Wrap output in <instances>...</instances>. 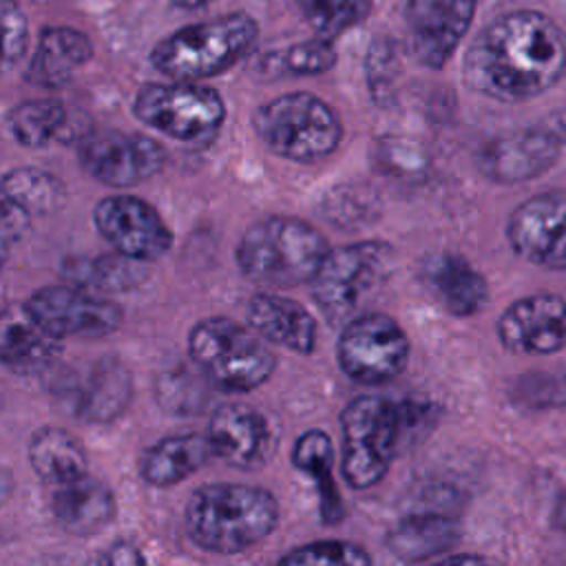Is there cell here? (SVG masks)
Here are the masks:
<instances>
[{
  "label": "cell",
  "instance_id": "cell-14",
  "mask_svg": "<svg viewBox=\"0 0 566 566\" xmlns=\"http://www.w3.org/2000/svg\"><path fill=\"white\" fill-rule=\"evenodd\" d=\"M93 223L113 250L146 263L161 259L172 245V232L159 210L135 195L99 199Z\"/></svg>",
  "mask_w": 566,
  "mask_h": 566
},
{
  "label": "cell",
  "instance_id": "cell-17",
  "mask_svg": "<svg viewBox=\"0 0 566 566\" xmlns=\"http://www.w3.org/2000/svg\"><path fill=\"white\" fill-rule=\"evenodd\" d=\"M495 332L511 354H555L566 347V296H522L500 314Z\"/></svg>",
  "mask_w": 566,
  "mask_h": 566
},
{
  "label": "cell",
  "instance_id": "cell-40",
  "mask_svg": "<svg viewBox=\"0 0 566 566\" xmlns=\"http://www.w3.org/2000/svg\"><path fill=\"white\" fill-rule=\"evenodd\" d=\"M442 562H484L482 555H447V557H440Z\"/></svg>",
  "mask_w": 566,
  "mask_h": 566
},
{
  "label": "cell",
  "instance_id": "cell-20",
  "mask_svg": "<svg viewBox=\"0 0 566 566\" xmlns=\"http://www.w3.org/2000/svg\"><path fill=\"white\" fill-rule=\"evenodd\" d=\"M248 325L268 343L281 345L294 354H312L318 345L316 316L294 298L261 292L245 307Z\"/></svg>",
  "mask_w": 566,
  "mask_h": 566
},
{
  "label": "cell",
  "instance_id": "cell-22",
  "mask_svg": "<svg viewBox=\"0 0 566 566\" xmlns=\"http://www.w3.org/2000/svg\"><path fill=\"white\" fill-rule=\"evenodd\" d=\"M51 513L60 528L75 537H88L106 528L117 513V502L108 484L84 473L57 484L51 495Z\"/></svg>",
  "mask_w": 566,
  "mask_h": 566
},
{
  "label": "cell",
  "instance_id": "cell-9",
  "mask_svg": "<svg viewBox=\"0 0 566 566\" xmlns=\"http://www.w3.org/2000/svg\"><path fill=\"white\" fill-rule=\"evenodd\" d=\"M394 248L385 241H356L327 254L312 281V296L329 325H345L385 285Z\"/></svg>",
  "mask_w": 566,
  "mask_h": 566
},
{
  "label": "cell",
  "instance_id": "cell-10",
  "mask_svg": "<svg viewBox=\"0 0 566 566\" xmlns=\"http://www.w3.org/2000/svg\"><path fill=\"white\" fill-rule=\"evenodd\" d=\"M411 354V340L405 327L389 314L367 312L347 321L336 343V363L340 371L367 387L396 380Z\"/></svg>",
  "mask_w": 566,
  "mask_h": 566
},
{
  "label": "cell",
  "instance_id": "cell-4",
  "mask_svg": "<svg viewBox=\"0 0 566 566\" xmlns=\"http://www.w3.org/2000/svg\"><path fill=\"white\" fill-rule=\"evenodd\" d=\"M256 38V20L245 11H237L188 24L159 40L150 51V64L170 80H208L241 62Z\"/></svg>",
  "mask_w": 566,
  "mask_h": 566
},
{
  "label": "cell",
  "instance_id": "cell-27",
  "mask_svg": "<svg viewBox=\"0 0 566 566\" xmlns=\"http://www.w3.org/2000/svg\"><path fill=\"white\" fill-rule=\"evenodd\" d=\"M60 352V338L46 334L24 310H7L2 316L0 356L7 367L38 369Z\"/></svg>",
  "mask_w": 566,
  "mask_h": 566
},
{
  "label": "cell",
  "instance_id": "cell-11",
  "mask_svg": "<svg viewBox=\"0 0 566 566\" xmlns=\"http://www.w3.org/2000/svg\"><path fill=\"white\" fill-rule=\"evenodd\" d=\"M51 394L66 413L91 424L117 420L133 400V376L115 356L84 360L60 371Z\"/></svg>",
  "mask_w": 566,
  "mask_h": 566
},
{
  "label": "cell",
  "instance_id": "cell-6",
  "mask_svg": "<svg viewBox=\"0 0 566 566\" xmlns=\"http://www.w3.org/2000/svg\"><path fill=\"white\" fill-rule=\"evenodd\" d=\"M252 126L270 153L298 164L334 155L343 139L338 113L323 97L305 91L263 102L254 111Z\"/></svg>",
  "mask_w": 566,
  "mask_h": 566
},
{
  "label": "cell",
  "instance_id": "cell-33",
  "mask_svg": "<svg viewBox=\"0 0 566 566\" xmlns=\"http://www.w3.org/2000/svg\"><path fill=\"white\" fill-rule=\"evenodd\" d=\"M314 35L334 40L358 27L371 11L374 0H290Z\"/></svg>",
  "mask_w": 566,
  "mask_h": 566
},
{
  "label": "cell",
  "instance_id": "cell-32",
  "mask_svg": "<svg viewBox=\"0 0 566 566\" xmlns=\"http://www.w3.org/2000/svg\"><path fill=\"white\" fill-rule=\"evenodd\" d=\"M336 64V51L332 40L314 35L312 40L296 42L287 49L270 51L261 57L259 69L265 77H305L329 71Z\"/></svg>",
  "mask_w": 566,
  "mask_h": 566
},
{
  "label": "cell",
  "instance_id": "cell-26",
  "mask_svg": "<svg viewBox=\"0 0 566 566\" xmlns=\"http://www.w3.org/2000/svg\"><path fill=\"white\" fill-rule=\"evenodd\" d=\"M29 464L46 484H64L88 473V455L82 442L62 427H40L27 447Z\"/></svg>",
  "mask_w": 566,
  "mask_h": 566
},
{
  "label": "cell",
  "instance_id": "cell-23",
  "mask_svg": "<svg viewBox=\"0 0 566 566\" xmlns=\"http://www.w3.org/2000/svg\"><path fill=\"white\" fill-rule=\"evenodd\" d=\"M462 537V528L455 515L444 509H420L405 513L389 531V551L405 562H422L440 557L453 548Z\"/></svg>",
  "mask_w": 566,
  "mask_h": 566
},
{
  "label": "cell",
  "instance_id": "cell-8",
  "mask_svg": "<svg viewBox=\"0 0 566 566\" xmlns=\"http://www.w3.org/2000/svg\"><path fill=\"white\" fill-rule=\"evenodd\" d=\"M135 117L153 130L190 148H208L226 122L223 97L197 82H148L133 99Z\"/></svg>",
  "mask_w": 566,
  "mask_h": 566
},
{
  "label": "cell",
  "instance_id": "cell-34",
  "mask_svg": "<svg viewBox=\"0 0 566 566\" xmlns=\"http://www.w3.org/2000/svg\"><path fill=\"white\" fill-rule=\"evenodd\" d=\"M279 564L285 566H310V564H343L358 566L371 564V555L347 539H316L303 546H296L279 557Z\"/></svg>",
  "mask_w": 566,
  "mask_h": 566
},
{
  "label": "cell",
  "instance_id": "cell-29",
  "mask_svg": "<svg viewBox=\"0 0 566 566\" xmlns=\"http://www.w3.org/2000/svg\"><path fill=\"white\" fill-rule=\"evenodd\" d=\"M150 270L146 261L126 256L122 252L113 254H99L91 259H73L66 265V276L75 283L106 292V294H122L137 290L148 279Z\"/></svg>",
  "mask_w": 566,
  "mask_h": 566
},
{
  "label": "cell",
  "instance_id": "cell-21",
  "mask_svg": "<svg viewBox=\"0 0 566 566\" xmlns=\"http://www.w3.org/2000/svg\"><path fill=\"white\" fill-rule=\"evenodd\" d=\"M420 279L431 296L458 318L473 316L489 303L486 279L455 252L427 256L420 268Z\"/></svg>",
  "mask_w": 566,
  "mask_h": 566
},
{
  "label": "cell",
  "instance_id": "cell-3",
  "mask_svg": "<svg viewBox=\"0 0 566 566\" xmlns=\"http://www.w3.org/2000/svg\"><path fill=\"white\" fill-rule=\"evenodd\" d=\"M332 252L327 237L310 221L268 214L250 223L237 243V265L256 285L285 290L312 283Z\"/></svg>",
  "mask_w": 566,
  "mask_h": 566
},
{
  "label": "cell",
  "instance_id": "cell-31",
  "mask_svg": "<svg viewBox=\"0 0 566 566\" xmlns=\"http://www.w3.org/2000/svg\"><path fill=\"white\" fill-rule=\"evenodd\" d=\"M66 111L57 99H27L11 108L7 126L24 148H44L64 128Z\"/></svg>",
  "mask_w": 566,
  "mask_h": 566
},
{
  "label": "cell",
  "instance_id": "cell-12",
  "mask_svg": "<svg viewBox=\"0 0 566 566\" xmlns=\"http://www.w3.org/2000/svg\"><path fill=\"white\" fill-rule=\"evenodd\" d=\"M77 157L93 179L119 190L157 177L168 164V153L157 139L119 128L86 133L77 144Z\"/></svg>",
  "mask_w": 566,
  "mask_h": 566
},
{
  "label": "cell",
  "instance_id": "cell-39",
  "mask_svg": "<svg viewBox=\"0 0 566 566\" xmlns=\"http://www.w3.org/2000/svg\"><path fill=\"white\" fill-rule=\"evenodd\" d=\"M175 7L179 9H186V11H192V9H201V7H208L210 2L214 0H170Z\"/></svg>",
  "mask_w": 566,
  "mask_h": 566
},
{
  "label": "cell",
  "instance_id": "cell-2",
  "mask_svg": "<svg viewBox=\"0 0 566 566\" xmlns=\"http://www.w3.org/2000/svg\"><path fill=\"white\" fill-rule=\"evenodd\" d=\"M272 491L243 482H210L192 491L184 509L188 539L217 555H237L261 544L279 524Z\"/></svg>",
  "mask_w": 566,
  "mask_h": 566
},
{
  "label": "cell",
  "instance_id": "cell-24",
  "mask_svg": "<svg viewBox=\"0 0 566 566\" xmlns=\"http://www.w3.org/2000/svg\"><path fill=\"white\" fill-rule=\"evenodd\" d=\"M214 455L208 433H172L150 444L139 455V475L146 484L168 489L197 473Z\"/></svg>",
  "mask_w": 566,
  "mask_h": 566
},
{
  "label": "cell",
  "instance_id": "cell-1",
  "mask_svg": "<svg viewBox=\"0 0 566 566\" xmlns=\"http://www.w3.org/2000/svg\"><path fill=\"white\" fill-rule=\"evenodd\" d=\"M566 71V38L539 11L489 22L464 55V82L497 102H524L553 88Z\"/></svg>",
  "mask_w": 566,
  "mask_h": 566
},
{
  "label": "cell",
  "instance_id": "cell-18",
  "mask_svg": "<svg viewBox=\"0 0 566 566\" xmlns=\"http://www.w3.org/2000/svg\"><path fill=\"white\" fill-rule=\"evenodd\" d=\"M559 139L546 128H520L489 139L478 153L480 172L495 184H522L551 170Z\"/></svg>",
  "mask_w": 566,
  "mask_h": 566
},
{
  "label": "cell",
  "instance_id": "cell-16",
  "mask_svg": "<svg viewBox=\"0 0 566 566\" xmlns=\"http://www.w3.org/2000/svg\"><path fill=\"white\" fill-rule=\"evenodd\" d=\"M475 13V0H407L405 27L409 53L440 69L455 53Z\"/></svg>",
  "mask_w": 566,
  "mask_h": 566
},
{
  "label": "cell",
  "instance_id": "cell-13",
  "mask_svg": "<svg viewBox=\"0 0 566 566\" xmlns=\"http://www.w3.org/2000/svg\"><path fill=\"white\" fill-rule=\"evenodd\" d=\"M22 305L46 334L60 340L69 336H108L124 321L117 303L80 283L42 285Z\"/></svg>",
  "mask_w": 566,
  "mask_h": 566
},
{
  "label": "cell",
  "instance_id": "cell-19",
  "mask_svg": "<svg viewBox=\"0 0 566 566\" xmlns=\"http://www.w3.org/2000/svg\"><path fill=\"white\" fill-rule=\"evenodd\" d=\"M208 440L214 458L239 471L259 469L270 451V427L265 416L243 402H228L212 411Z\"/></svg>",
  "mask_w": 566,
  "mask_h": 566
},
{
  "label": "cell",
  "instance_id": "cell-37",
  "mask_svg": "<svg viewBox=\"0 0 566 566\" xmlns=\"http://www.w3.org/2000/svg\"><path fill=\"white\" fill-rule=\"evenodd\" d=\"M99 564H146V555L142 553V548L133 542H115L111 544L99 557H97Z\"/></svg>",
  "mask_w": 566,
  "mask_h": 566
},
{
  "label": "cell",
  "instance_id": "cell-7",
  "mask_svg": "<svg viewBox=\"0 0 566 566\" xmlns=\"http://www.w3.org/2000/svg\"><path fill=\"white\" fill-rule=\"evenodd\" d=\"M402 442L400 405L363 394L340 411V473L345 482L365 491L376 486L391 467Z\"/></svg>",
  "mask_w": 566,
  "mask_h": 566
},
{
  "label": "cell",
  "instance_id": "cell-30",
  "mask_svg": "<svg viewBox=\"0 0 566 566\" xmlns=\"http://www.w3.org/2000/svg\"><path fill=\"white\" fill-rule=\"evenodd\" d=\"M2 197L29 214H53L66 203L64 184L42 168H13L2 177Z\"/></svg>",
  "mask_w": 566,
  "mask_h": 566
},
{
  "label": "cell",
  "instance_id": "cell-36",
  "mask_svg": "<svg viewBox=\"0 0 566 566\" xmlns=\"http://www.w3.org/2000/svg\"><path fill=\"white\" fill-rule=\"evenodd\" d=\"M31 217L33 214H29L24 208H20L11 199L2 197V252H4V256L27 234Z\"/></svg>",
  "mask_w": 566,
  "mask_h": 566
},
{
  "label": "cell",
  "instance_id": "cell-28",
  "mask_svg": "<svg viewBox=\"0 0 566 566\" xmlns=\"http://www.w3.org/2000/svg\"><path fill=\"white\" fill-rule=\"evenodd\" d=\"M292 462L298 471L310 475L321 495V515L325 524H336L343 517V502L338 489L332 480V469L336 462V451L329 433L323 429L303 431L292 449Z\"/></svg>",
  "mask_w": 566,
  "mask_h": 566
},
{
  "label": "cell",
  "instance_id": "cell-25",
  "mask_svg": "<svg viewBox=\"0 0 566 566\" xmlns=\"http://www.w3.org/2000/svg\"><path fill=\"white\" fill-rule=\"evenodd\" d=\"M93 57L91 40L71 27H46L40 31L27 80L42 88L64 86Z\"/></svg>",
  "mask_w": 566,
  "mask_h": 566
},
{
  "label": "cell",
  "instance_id": "cell-5",
  "mask_svg": "<svg viewBox=\"0 0 566 566\" xmlns=\"http://www.w3.org/2000/svg\"><path fill=\"white\" fill-rule=\"evenodd\" d=\"M188 354L203 378L221 391H252L276 369V356L265 338L228 316L195 323L188 334Z\"/></svg>",
  "mask_w": 566,
  "mask_h": 566
},
{
  "label": "cell",
  "instance_id": "cell-35",
  "mask_svg": "<svg viewBox=\"0 0 566 566\" xmlns=\"http://www.w3.org/2000/svg\"><path fill=\"white\" fill-rule=\"evenodd\" d=\"M2 24H4V66H13L27 51L29 24L24 13L13 0H2Z\"/></svg>",
  "mask_w": 566,
  "mask_h": 566
},
{
  "label": "cell",
  "instance_id": "cell-15",
  "mask_svg": "<svg viewBox=\"0 0 566 566\" xmlns=\"http://www.w3.org/2000/svg\"><path fill=\"white\" fill-rule=\"evenodd\" d=\"M506 239L524 261L566 272V192H539L515 206L506 221Z\"/></svg>",
  "mask_w": 566,
  "mask_h": 566
},
{
  "label": "cell",
  "instance_id": "cell-38",
  "mask_svg": "<svg viewBox=\"0 0 566 566\" xmlns=\"http://www.w3.org/2000/svg\"><path fill=\"white\" fill-rule=\"evenodd\" d=\"M551 524H553V528L566 533V491L557 497V502H555V506H553Z\"/></svg>",
  "mask_w": 566,
  "mask_h": 566
}]
</instances>
